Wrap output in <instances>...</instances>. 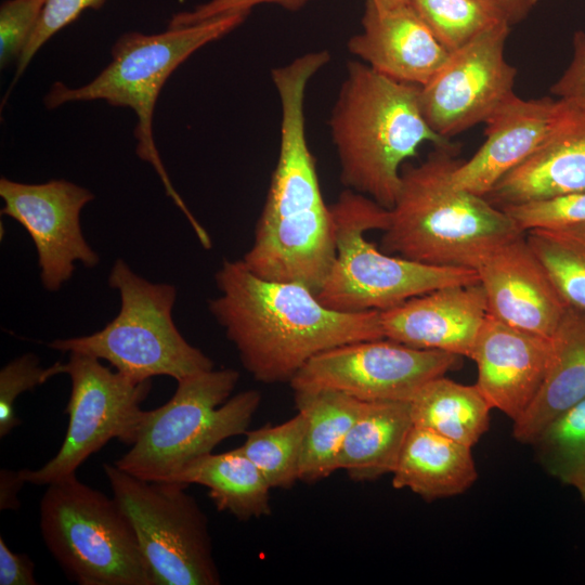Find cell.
Wrapping results in <instances>:
<instances>
[{
	"label": "cell",
	"instance_id": "obj_1",
	"mask_svg": "<svg viewBox=\"0 0 585 585\" xmlns=\"http://www.w3.org/2000/svg\"><path fill=\"white\" fill-rule=\"evenodd\" d=\"M327 64L322 51L276 67L282 120L280 153L253 243L242 261L256 275L299 283L315 295L336 256L335 227L306 138L304 95L310 79Z\"/></svg>",
	"mask_w": 585,
	"mask_h": 585
},
{
	"label": "cell",
	"instance_id": "obj_2",
	"mask_svg": "<svg viewBox=\"0 0 585 585\" xmlns=\"http://www.w3.org/2000/svg\"><path fill=\"white\" fill-rule=\"evenodd\" d=\"M214 278L220 295L208 309L257 381L289 384L323 351L385 338L380 311H335L304 285L262 278L242 260H223Z\"/></svg>",
	"mask_w": 585,
	"mask_h": 585
},
{
	"label": "cell",
	"instance_id": "obj_3",
	"mask_svg": "<svg viewBox=\"0 0 585 585\" xmlns=\"http://www.w3.org/2000/svg\"><path fill=\"white\" fill-rule=\"evenodd\" d=\"M458 147L433 146L418 164H404L381 246L388 253L435 266L476 270L495 249L524 234L484 196L456 186Z\"/></svg>",
	"mask_w": 585,
	"mask_h": 585
},
{
	"label": "cell",
	"instance_id": "obj_4",
	"mask_svg": "<svg viewBox=\"0 0 585 585\" xmlns=\"http://www.w3.org/2000/svg\"><path fill=\"white\" fill-rule=\"evenodd\" d=\"M419 91L351 61L329 118L341 183L386 209L395 203L403 165L422 143L453 144L427 123Z\"/></svg>",
	"mask_w": 585,
	"mask_h": 585
},
{
	"label": "cell",
	"instance_id": "obj_5",
	"mask_svg": "<svg viewBox=\"0 0 585 585\" xmlns=\"http://www.w3.org/2000/svg\"><path fill=\"white\" fill-rule=\"evenodd\" d=\"M250 11L225 13L194 25L168 28L156 35L123 34L112 49V62L89 83L69 88L55 82L44 98L49 109L68 102L103 100L131 108L136 118V154L160 177L166 193L182 210L196 234L198 223L172 186L153 136V116L158 94L172 72L195 51L239 26Z\"/></svg>",
	"mask_w": 585,
	"mask_h": 585
},
{
	"label": "cell",
	"instance_id": "obj_6",
	"mask_svg": "<svg viewBox=\"0 0 585 585\" xmlns=\"http://www.w3.org/2000/svg\"><path fill=\"white\" fill-rule=\"evenodd\" d=\"M234 368L209 369L178 380L171 399L145 411L131 448L115 465L140 479L169 481L223 440L246 433L261 394L242 391Z\"/></svg>",
	"mask_w": 585,
	"mask_h": 585
},
{
	"label": "cell",
	"instance_id": "obj_7",
	"mask_svg": "<svg viewBox=\"0 0 585 585\" xmlns=\"http://www.w3.org/2000/svg\"><path fill=\"white\" fill-rule=\"evenodd\" d=\"M330 210L336 256L316 294L329 309L381 312L437 288L479 282L473 269L429 265L378 249L365 233L385 231L389 209L365 195L346 190Z\"/></svg>",
	"mask_w": 585,
	"mask_h": 585
},
{
	"label": "cell",
	"instance_id": "obj_8",
	"mask_svg": "<svg viewBox=\"0 0 585 585\" xmlns=\"http://www.w3.org/2000/svg\"><path fill=\"white\" fill-rule=\"evenodd\" d=\"M108 285L120 295L118 314L96 333L55 339L49 348L107 361L136 382L155 376L178 381L214 368L212 360L188 343L173 322V285L143 278L120 258L110 269Z\"/></svg>",
	"mask_w": 585,
	"mask_h": 585
},
{
	"label": "cell",
	"instance_id": "obj_9",
	"mask_svg": "<svg viewBox=\"0 0 585 585\" xmlns=\"http://www.w3.org/2000/svg\"><path fill=\"white\" fill-rule=\"evenodd\" d=\"M40 500L42 540L79 585H153L133 525L114 498L76 473L47 485Z\"/></svg>",
	"mask_w": 585,
	"mask_h": 585
},
{
	"label": "cell",
	"instance_id": "obj_10",
	"mask_svg": "<svg viewBox=\"0 0 585 585\" xmlns=\"http://www.w3.org/2000/svg\"><path fill=\"white\" fill-rule=\"evenodd\" d=\"M103 470L129 517L153 585H218L208 519L183 483L147 481L115 464Z\"/></svg>",
	"mask_w": 585,
	"mask_h": 585
},
{
	"label": "cell",
	"instance_id": "obj_11",
	"mask_svg": "<svg viewBox=\"0 0 585 585\" xmlns=\"http://www.w3.org/2000/svg\"><path fill=\"white\" fill-rule=\"evenodd\" d=\"M70 378V395L65 408L68 427L54 457L38 469H21L26 483L48 485L69 474L107 442L117 439L132 445L145 411L141 403L152 381H133L113 372L101 360L70 352L64 364Z\"/></svg>",
	"mask_w": 585,
	"mask_h": 585
},
{
	"label": "cell",
	"instance_id": "obj_12",
	"mask_svg": "<svg viewBox=\"0 0 585 585\" xmlns=\"http://www.w3.org/2000/svg\"><path fill=\"white\" fill-rule=\"evenodd\" d=\"M460 358L388 338L361 340L316 354L289 386L294 391H338L364 402L411 401L427 382L457 367Z\"/></svg>",
	"mask_w": 585,
	"mask_h": 585
},
{
	"label": "cell",
	"instance_id": "obj_13",
	"mask_svg": "<svg viewBox=\"0 0 585 585\" xmlns=\"http://www.w3.org/2000/svg\"><path fill=\"white\" fill-rule=\"evenodd\" d=\"M510 25L499 21L459 49L420 87L419 101L429 127L451 138L486 122L515 92L517 69L505 58Z\"/></svg>",
	"mask_w": 585,
	"mask_h": 585
},
{
	"label": "cell",
	"instance_id": "obj_14",
	"mask_svg": "<svg viewBox=\"0 0 585 585\" xmlns=\"http://www.w3.org/2000/svg\"><path fill=\"white\" fill-rule=\"evenodd\" d=\"M1 213L17 221L31 237L43 287L57 291L74 274L75 263L94 268L100 257L87 243L80 212L94 198L87 188L66 180L26 184L0 180Z\"/></svg>",
	"mask_w": 585,
	"mask_h": 585
},
{
	"label": "cell",
	"instance_id": "obj_15",
	"mask_svg": "<svg viewBox=\"0 0 585 585\" xmlns=\"http://www.w3.org/2000/svg\"><path fill=\"white\" fill-rule=\"evenodd\" d=\"M576 110L560 99L515 93L486 120L485 141L452 172V182L486 196L509 171L536 152Z\"/></svg>",
	"mask_w": 585,
	"mask_h": 585
},
{
	"label": "cell",
	"instance_id": "obj_16",
	"mask_svg": "<svg viewBox=\"0 0 585 585\" xmlns=\"http://www.w3.org/2000/svg\"><path fill=\"white\" fill-rule=\"evenodd\" d=\"M476 271L489 314L516 328L549 339L570 307L524 234L495 249Z\"/></svg>",
	"mask_w": 585,
	"mask_h": 585
},
{
	"label": "cell",
	"instance_id": "obj_17",
	"mask_svg": "<svg viewBox=\"0 0 585 585\" xmlns=\"http://www.w3.org/2000/svg\"><path fill=\"white\" fill-rule=\"evenodd\" d=\"M550 339L516 328L487 314L470 359L476 386L492 410L518 420L535 400L545 379Z\"/></svg>",
	"mask_w": 585,
	"mask_h": 585
},
{
	"label": "cell",
	"instance_id": "obj_18",
	"mask_svg": "<svg viewBox=\"0 0 585 585\" xmlns=\"http://www.w3.org/2000/svg\"><path fill=\"white\" fill-rule=\"evenodd\" d=\"M489 314L480 282L452 285L380 312L385 338L418 349L470 358Z\"/></svg>",
	"mask_w": 585,
	"mask_h": 585
},
{
	"label": "cell",
	"instance_id": "obj_19",
	"mask_svg": "<svg viewBox=\"0 0 585 585\" xmlns=\"http://www.w3.org/2000/svg\"><path fill=\"white\" fill-rule=\"evenodd\" d=\"M361 24L363 30L348 41L349 51L398 81L421 87L448 56L411 2L379 11L366 0Z\"/></svg>",
	"mask_w": 585,
	"mask_h": 585
},
{
	"label": "cell",
	"instance_id": "obj_20",
	"mask_svg": "<svg viewBox=\"0 0 585 585\" xmlns=\"http://www.w3.org/2000/svg\"><path fill=\"white\" fill-rule=\"evenodd\" d=\"M585 191V112L574 114L485 198L497 207Z\"/></svg>",
	"mask_w": 585,
	"mask_h": 585
},
{
	"label": "cell",
	"instance_id": "obj_21",
	"mask_svg": "<svg viewBox=\"0 0 585 585\" xmlns=\"http://www.w3.org/2000/svg\"><path fill=\"white\" fill-rule=\"evenodd\" d=\"M550 339L543 385L528 411L512 422L521 444L534 441L557 416L585 398V311L569 307Z\"/></svg>",
	"mask_w": 585,
	"mask_h": 585
},
{
	"label": "cell",
	"instance_id": "obj_22",
	"mask_svg": "<svg viewBox=\"0 0 585 585\" xmlns=\"http://www.w3.org/2000/svg\"><path fill=\"white\" fill-rule=\"evenodd\" d=\"M468 445L413 426L392 471V486L427 502L459 495L478 479Z\"/></svg>",
	"mask_w": 585,
	"mask_h": 585
},
{
	"label": "cell",
	"instance_id": "obj_23",
	"mask_svg": "<svg viewBox=\"0 0 585 585\" xmlns=\"http://www.w3.org/2000/svg\"><path fill=\"white\" fill-rule=\"evenodd\" d=\"M410 401L364 402L336 460L356 482L392 473L413 428Z\"/></svg>",
	"mask_w": 585,
	"mask_h": 585
},
{
	"label": "cell",
	"instance_id": "obj_24",
	"mask_svg": "<svg viewBox=\"0 0 585 585\" xmlns=\"http://www.w3.org/2000/svg\"><path fill=\"white\" fill-rule=\"evenodd\" d=\"M168 482L206 486L217 509L233 515L239 521L271 514V487L240 447L204 454L190 461Z\"/></svg>",
	"mask_w": 585,
	"mask_h": 585
},
{
	"label": "cell",
	"instance_id": "obj_25",
	"mask_svg": "<svg viewBox=\"0 0 585 585\" xmlns=\"http://www.w3.org/2000/svg\"><path fill=\"white\" fill-rule=\"evenodd\" d=\"M294 396L307 419L299 480L314 483L337 471V456L364 401L330 390L294 391Z\"/></svg>",
	"mask_w": 585,
	"mask_h": 585
},
{
	"label": "cell",
	"instance_id": "obj_26",
	"mask_svg": "<svg viewBox=\"0 0 585 585\" xmlns=\"http://www.w3.org/2000/svg\"><path fill=\"white\" fill-rule=\"evenodd\" d=\"M413 425L472 447L490 427L492 407L476 385L445 376L430 380L410 401Z\"/></svg>",
	"mask_w": 585,
	"mask_h": 585
},
{
	"label": "cell",
	"instance_id": "obj_27",
	"mask_svg": "<svg viewBox=\"0 0 585 585\" xmlns=\"http://www.w3.org/2000/svg\"><path fill=\"white\" fill-rule=\"evenodd\" d=\"M531 445L544 470L585 503V398L551 420Z\"/></svg>",
	"mask_w": 585,
	"mask_h": 585
},
{
	"label": "cell",
	"instance_id": "obj_28",
	"mask_svg": "<svg viewBox=\"0 0 585 585\" xmlns=\"http://www.w3.org/2000/svg\"><path fill=\"white\" fill-rule=\"evenodd\" d=\"M306 429V416L298 412L278 425L266 424L246 431V440L239 447L271 489H289L299 480Z\"/></svg>",
	"mask_w": 585,
	"mask_h": 585
},
{
	"label": "cell",
	"instance_id": "obj_29",
	"mask_svg": "<svg viewBox=\"0 0 585 585\" xmlns=\"http://www.w3.org/2000/svg\"><path fill=\"white\" fill-rule=\"evenodd\" d=\"M524 236L568 304L585 311V223Z\"/></svg>",
	"mask_w": 585,
	"mask_h": 585
},
{
	"label": "cell",
	"instance_id": "obj_30",
	"mask_svg": "<svg viewBox=\"0 0 585 585\" xmlns=\"http://www.w3.org/2000/svg\"><path fill=\"white\" fill-rule=\"evenodd\" d=\"M411 4L448 52L504 21L486 0H411Z\"/></svg>",
	"mask_w": 585,
	"mask_h": 585
},
{
	"label": "cell",
	"instance_id": "obj_31",
	"mask_svg": "<svg viewBox=\"0 0 585 585\" xmlns=\"http://www.w3.org/2000/svg\"><path fill=\"white\" fill-rule=\"evenodd\" d=\"M64 374V364L56 362L42 367L39 358L25 353L6 363L0 370V438L6 437L22 420L14 408L15 400L53 376Z\"/></svg>",
	"mask_w": 585,
	"mask_h": 585
},
{
	"label": "cell",
	"instance_id": "obj_32",
	"mask_svg": "<svg viewBox=\"0 0 585 585\" xmlns=\"http://www.w3.org/2000/svg\"><path fill=\"white\" fill-rule=\"evenodd\" d=\"M525 233L585 223V191L499 207Z\"/></svg>",
	"mask_w": 585,
	"mask_h": 585
},
{
	"label": "cell",
	"instance_id": "obj_33",
	"mask_svg": "<svg viewBox=\"0 0 585 585\" xmlns=\"http://www.w3.org/2000/svg\"><path fill=\"white\" fill-rule=\"evenodd\" d=\"M47 0H6L0 6V64L20 58Z\"/></svg>",
	"mask_w": 585,
	"mask_h": 585
},
{
	"label": "cell",
	"instance_id": "obj_34",
	"mask_svg": "<svg viewBox=\"0 0 585 585\" xmlns=\"http://www.w3.org/2000/svg\"><path fill=\"white\" fill-rule=\"evenodd\" d=\"M106 0H47L39 21L18 58L15 79L39 49L57 31L75 22L87 9L98 10Z\"/></svg>",
	"mask_w": 585,
	"mask_h": 585
},
{
	"label": "cell",
	"instance_id": "obj_35",
	"mask_svg": "<svg viewBox=\"0 0 585 585\" xmlns=\"http://www.w3.org/2000/svg\"><path fill=\"white\" fill-rule=\"evenodd\" d=\"M571 62L550 92L570 106L585 112V32L577 30L572 39Z\"/></svg>",
	"mask_w": 585,
	"mask_h": 585
},
{
	"label": "cell",
	"instance_id": "obj_36",
	"mask_svg": "<svg viewBox=\"0 0 585 585\" xmlns=\"http://www.w3.org/2000/svg\"><path fill=\"white\" fill-rule=\"evenodd\" d=\"M309 0H210L192 11L176 13L169 21L168 28L183 27L237 11H250L261 3H278L288 9H297Z\"/></svg>",
	"mask_w": 585,
	"mask_h": 585
},
{
	"label": "cell",
	"instance_id": "obj_37",
	"mask_svg": "<svg viewBox=\"0 0 585 585\" xmlns=\"http://www.w3.org/2000/svg\"><path fill=\"white\" fill-rule=\"evenodd\" d=\"M35 563L26 554L12 551L0 537V585H36Z\"/></svg>",
	"mask_w": 585,
	"mask_h": 585
},
{
	"label": "cell",
	"instance_id": "obj_38",
	"mask_svg": "<svg viewBox=\"0 0 585 585\" xmlns=\"http://www.w3.org/2000/svg\"><path fill=\"white\" fill-rule=\"evenodd\" d=\"M21 471L1 469L0 470V510H17L21 507L18 492L25 484Z\"/></svg>",
	"mask_w": 585,
	"mask_h": 585
},
{
	"label": "cell",
	"instance_id": "obj_39",
	"mask_svg": "<svg viewBox=\"0 0 585 585\" xmlns=\"http://www.w3.org/2000/svg\"><path fill=\"white\" fill-rule=\"evenodd\" d=\"M510 26L522 22L538 0H486Z\"/></svg>",
	"mask_w": 585,
	"mask_h": 585
},
{
	"label": "cell",
	"instance_id": "obj_40",
	"mask_svg": "<svg viewBox=\"0 0 585 585\" xmlns=\"http://www.w3.org/2000/svg\"><path fill=\"white\" fill-rule=\"evenodd\" d=\"M370 1L379 11H388V10H391L396 6L411 2V0H370Z\"/></svg>",
	"mask_w": 585,
	"mask_h": 585
}]
</instances>
